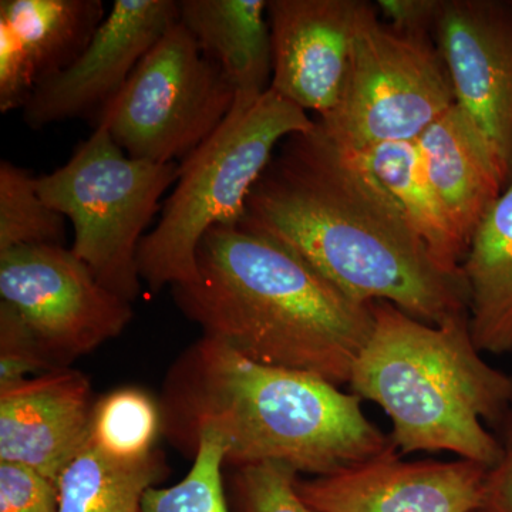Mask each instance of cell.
<instances>
[{
    "mask_svg": "<svg viewBox=\"0 0 512 512\" xmlns=\"http://www.w3.org/2000/svg\"><path fill=\"white\" fill-rule=\"evenodd\" d=\"M238 227L298 255L353 301L389 302L430 325L468 315L464 276L434 261L365 160L318 121L282 141Z\"/></svg>",
    "mask_w": 512,
    "mask_h": 512,
    "instance_id": "6da1fadb",
    "label": "cell"
},
{
    "mask_svg": "<svg viewBox=\"0 0 512 512\" xmlns=\"http://www.w3.org/2000/svg\"><path fill=\"white\" fill-rule=\"evenodd\" d=\"M360 400L322 377L262 365L202 335L168 370L158 403L161 434L185 456L214 436L228 466L279 463L323 477L394 447Z\"/></svg>",
    "mask_w": 512,
    "mask_h": 512,
    "instance_id": "7a4b0ae2",
    "label": "cell"
},
{
    "mask_svg": "<svg viewBox=\"0 0 512 512\" xmlns=\"http://www.w3.org/2000/svg\"><path fill=\"white\" fill-rule=\"evenodd\" d=\"M197 268V282L171 291L202 335L262 365L350 382L372 333V303L353 301L298 255L238 225L204 235Z\"/></svg>",
    "mask_w": 512,
    "mask_h": 512,
    "instance_id": "3957f363",
    "label": "cell"
},
{
    "mask_svg": "<svg viewBox=\"0 0 512 512\" xmlns=\"http://www.w3.org/2000/svg\"><path fill=\"white\" fill-rule=\"evenodd\" d=\"M373 329L350 387L382 407L397 451H450L491 468L500 426L512 406V376L488 365L471 338L468 315L430 325L389 302H373Z\"/></svg>",
    "mask_w": 512,
    "mask_h": 512,
    "instance_id": "277c9868",
    "label": "cell"
},
{
    "mask_svg": "<svg viewBox=\"0 0 512 512\" xmlns=\"http://www.w3.org/2000/svg\"><path fill=\"white\" fill-rule=\"evenodd\" d=\"M315 123L271 89L251 106L232 107L220 128L180 163L160 220L141 241L138 271L151 292L198 281L201 239L218 225H239L249 195L282 141Z\"/></svg>",
    "mask_w": 512,
    "mask_h": 512,
    "instance_id": "5b68a950",
    "label": "cell"
},
{
    "mask_svg": "<svg viewBox=\"0 0 512 512\" xmlns=\"http://www.w3.org/2000/svg\"><path fill=\"white\" fill-rule=\"evenodd\" d=\"M178 175L180 164L128 157L106 128L96 126L63 167L37 177V191L72 221L73 254L101 285L133 303L141 292L138 249L144 231Z\"/></svg>",
    "mask_w": 512,
    "mask_h": 512,
    "instance_id": "8992f818",
    "label": "cell"
},
{
    "mask_svg": "<svg viewBox=\"0 0 512 512\" xmlns=\"http://www.w3.org/2000/svg\"><path fill=\"white\" fill-rule=\"evenodd\" d=\"M456 104L433 35L394 29L369 3L357 28L338 104L316 120L350 150L417 140Z\"/></svg>",
    "mask_w": 512,
    "mask_h": 512,
    "instance_id": "52a82bcc",
    "label": "cell"
},
{
    "mask_svg": "<svg viewBox=\"0 0 512 512\" xmlns=\"http://www.w3.org/2000/svg\"><path fill=\"white\" fill-rule=\"evenodd\" d=\"M235 99L220 67L178 22L141 59L94 127L106 128L128 157L183 163L220 128Z\"/></svg>",
    "mask_w": 512,
    "mask_h": 512,
    "instance_id": "ba28073f",
    "label": "cell"
},
{
    "mask_svg": "<svg viewBox=\"0 0 512 512\" xmlns=\"http://www.w3.org/2000/svg\"><path fill=\"white\" fill-rule=\"evenodd\" d=\"M0 298L19 313L53 369L117 338L134 315L131 303L101 285L64 245L2 252Z\"/></svg>",
    "mask_w": 512,
    "mask_h": 512,
    "instance_id": "9c48e42d",
    "label": "cell"
},
{
    "mask_svg": "<svg viewBox=\"0 0 512 512\" xmlns=\"http://www.w3.org/2000/svg\"><path fill=\"white\" fill-rule=\"evenodd\" d=\"M433 39L456 104L512 181V0H443ZM507 188V187H505Z\"/></svg>",
    "mask_w": 512,
    "mask_h": 512,
    "instance_id": "30bf717a",
    "label": "cell"
},
{
    "mask_svg": "<svg viewBox=\"0 0 512 512\" xmlns=\"http://www.w3.org/2000/svg\"><path fill=\"white\" fill-rule=\"evenodd\" d=\"M175 0H116L79 59L40 84L23 107L33 130L92 117L116 99L128 79L168 29L180 22Z\"/></svg>",
    "mask_w": 512,
    "mask_h": 512,
    "instance_id": "8fae6325",
    "label": "cell"
},
{
    "mask_svg": "<svg viewBox=\"0 0 512 512\" xmlns=\"http://www.w3.org/2000/svg\"><path fill=\"white\" fill-rule=\"evenodd\" d=\"M488 467L457 461H412L396 447L329 476L299 480L296 490L319 512H477Z\"/></svg>",
    "mask_w": 512,
    "mask_h": 512,
    "instance_id": "7c38bea8",
    "label": "cell"
},
{
    "mask_svg": "<svg viewBox=\"0 0 512 512\" xmlns=\"http://www.w3.org/2000/svg\"><path fill=\"white\" fill-rule=\"evenodd\" d=\"M369 2L269 0V89L318 120L335 109L348 79L353 43Z\"/></svg>",
    "mask_w": 512,
    "mask_h": 512,
    "instance_id": "4fadbf2b",
    "label": "cell"
},
{
    "mask_svg": "<svg viewBox=\"0 0 512 512\" xmlns=\"http://www.w3.org/2000/svg\"><path fill=\"white\" fill-rule=\"evenodd\" d=\"M94 403L89 377L72 367L0 390V461L57 484L89 440Z\"/></svg>",
    "mask_w": 512,
    "mask_h": 512,
    "instance_id": "5bb4252c",
    "label": "cell"
},
{
    "mask_svg": "<svg viewBox=\"0 0 512 512\" xmlns=\"http://www.w3.org/2000/svg\"><path fill=\"white\" fill-rule=\"evenodd\" d=\"M106 15L101 0H2L0 111L23 109L40 84L72 66Z\"/></svg>",
    "mask_w": 512,
    "mask_h": 512,
    "instance_id": "9a60e30c",
    "label": "cell"
},
{
    "mask_svg": "<svg viewBox=\"0 0 512 512\" xmlns=\"http://www.w3.org/2000/svg\"><path fill=\"white\" fill-rule=\"evenodd\" d=\"M421 158L461 237H471L505 190L483 138L454 104L419 138Z\"/></svg>",
    "mask_w": 512,
    "mask_h": 512,
    "instance_id": "2e32d148",
    "label": "cell"
},
{
    "mask_svg": "<svg viewBox=\"0 0 512 512\" xmlns=\"http://www.w3.org/2000/svg\"><path fill=\"white\" fill-rule=\"evenodd\" d=\"M180 23L202 55L234 87V106L248 107L271 87L272 45L266 0H181Z\"/></svg>",
    "mask_w": 512,
    "mask_h": 512,
    "instance_id": "e0dca14e",
    "label": "cell"
},
{
    "mask_svg": "<svg viewBox=\"0 0 512 512\" xmlns=\"http://www.w3.org/2000/svg\"><path fill=\"white\" fill-rule=\"evenodd\" d=\"M461 271L474 345L512 353V181L474 231Z\"/></svg>",
    "mask_w": 512,
    "mask_h": 512,
    "instance_id": "ac0fdd59",
    "label": "cell"
},
{
    "mask_svg": "<svg viewBox=\"0 0 512 512\" xmlns=\"http://www.w3.org/2000/svg\"><path fill=\"white\" fill-rule=\"evenodd\" d=\"M359 154L399 202L434 261L448 274L463 276L461 265L467 255V242L431 184L417 140L379 144Z\"/></svg>",
    "mask_w": 512,
    "mask_h": 512,
    "instance_id": "d6986e66",
    "label": "cell"
},
{
    "mask_svg": "<svg viewBox=\"0 0 512 512\" xmlns=\"http://www.w3.org/2000/svg\"><path fill=\"white\" fill-rule=\"evenodd\" d=\"M167 477L160 450L128 463L107 457L87 440L57 480V512H141L148 490Z\"/></svg>",
    "mask_w": 512,
    "mask_h": 512,
    "instance_id": "ffe728a7",
    "label": "cell"
},
{
    "mask_svg": "<svg viewBox=\"0 0 512 512\" xmlns=\"http://www.w3.org/2000/svg\"><path fill=\"white\" fill-rule=\"evenodd\" d=\"M161 434V410L146 390L121 387L94 403L89 441L107 457L140 461L150 457Z\"/></svg>",
    "mask_w": 512,
    "mask_h": 512,
    "instance_id": "44dd1931",
    "label": "cell"
},
{
    "mask_svg": "<svg viewBox=\"0 0 512 512\" xmlns=\"http://www.w3.org/2000/svg\"><path fill=\"white\" fill-rule=\"evenodd\" d=\"M66 222L37 191V177L26 168L0 163V254L33 245H63Z\"/></svg>",
    "mask_w": 512,
    "mask_h": 512,
    "instance_id": "7402d4cb",
    "label": "cell"
},
{
    "mask_svg": "<svg viewBox=\"0 0 512 512\" xmlns=\"http://www.w3.org/2000/svg\"><path fill=\"white\" fill-rule=\"evenodd\" d=\"M224 447L214 436L198 441L191 470L171 487H154L144 497L141 512H229L222 467Z\"/></svg>",
    "mask_w": 512,
    "mask_h": 512,
    "instance_id": "603a6c76",
    "label": "cell"
},
{
    "mask_svg": "<svg viewBox=\"0 0 512 512\" xmlns=\"http://www.w3.org/2000/svg\"><path fill=\"white\" fill-rule=\"evenodd\" d=\"M229 497L234 512H319L296 490L298 471L279 463L234 468Z\"/></svg>",
    "mask_w": 512,
    "mask_h": 512,
    "instance_id": "cb8c5ba5",
    "label": "cell"
},
{
    "mask_svg": "<svg viewBox=\"0 0 512 512\" xmlns=\"http://www.w3.org/2000/svg\"><path fill=\"white\" fill-rule=\"evenodd\" d=\"M55 370L19 313L0 302V390Z\"/></svg>",
    "mask_w": 512,
    "mask_h": 512,
    "instance_id": "d4e9b609",
    "label": "cell"
},
{
    "mask_svg": "<svg viewBox=\"0 0 512 512\" xmlns=\"http://www.w3.org/2000/svg\"><path fill=\"white\" fill-rule=\"evenodd\" d=\"M57 484L20 464L0 461V512H57Z\"/></svg>",
    "mask_w": 512,
    "mask_h": 512,
    "instance_id": "484cf974",
    "label": "cell"
},
{
    "mask_svg": "<svg viewBox=\"0 0 512 512\" xmlns=\"http://www.w3.org/2000/svg\"><path fill=\"white\" fill-rule=\"evenodd\" d=\"M501 456L488 468L483 512H512V406L500 424Z\"/></svg>",
    "mask_w": 512,
    "mask_h": 512,
    "instance_id": "4316f807",
    "label": "cell"
},
{
    "mask_svg": "<svg viewBox=\"0 0 512 512\" xmlns=\"http://www.w3.org/2000/svg\"><path fill=\"white\" fill-rule=\"evenodd\" d=\"M441 2L443 0H379L376 8L394 29L433 35Z\"/></svg>",
    "mask_w": 512,
    "mask_h": 512,
    "instance_id": "83f0119b",
    "label": "cell"
},
{
    "mask_svg": "<svg viewBox=\"0 0 512 512\" xmlns=\"http://www.w3.org/2000/svg\"><path fill=\"white\" fill-rule=\"evenodd\" d=\"M477 512H483V511H477Z\"/></svg>",
    "mask_w": 512,
    "mask_h": 512,
    "instance_id": "f1b7e54d",
    "label": "cell"
}]
</instances>
